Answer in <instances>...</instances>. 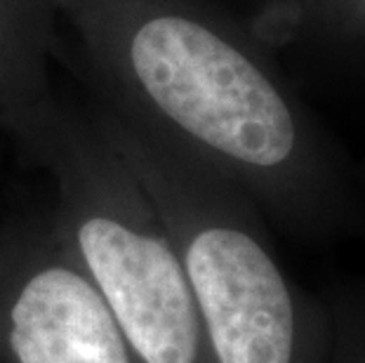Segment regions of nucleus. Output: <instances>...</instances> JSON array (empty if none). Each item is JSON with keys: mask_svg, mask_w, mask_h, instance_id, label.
<instances>
[{"mask_svg": "<svg viewBox=\"0 0 365 363\" xmlns=\"http://www.w3.org/2000/svg\"><path fill=\"white\" fill-rule=\"evenodd\" d=\"M139 83L196 140L255 168H276L294 149L281 95L238 50L184 17H156L130 45Z\"/></svg>", "mask_w": 365, "mask_h": 363, "instance_id": "1", "label": "nucleus"}, {"mask_svg": "<svg viewBox=\"0 0 365 363\" xmlns=\"http://www.w3.org/2000/svg\"><path fill=\"white\" fill-rule=\"evenodd\" d=\"M78 267L144 363H212L180 252L130 218L90 210L76 222Z\"/></svg>", "mask_w": 365, "mask_h": 363, "instance_id": "2", "label": "nucleus"}, {"mask_svg": "<svg viewBox=\"0 0 365 363\" xmlns=\"http://www.w3.org/2000/svg\"><path fill=\"white\" fill-rule=\"evenodd\" d=\"M212 363H294L297 314L276 262L236 227L198 229L180 255Z\"/></svg>", "mask_w": 365, "mask_h": 363, "instance_id": "3", "label": "nucleus"}, {"mask_svg": "<svg viewBox=\"0 0 365 363\" xmlns=\"http://www.w3.org/2000/svg\"><path fill=\"white\" fill-rule=\"evenodd\" d=\"M0 363H144L76 260L0 276Z\"/></svg>", "mask_w": 365, "mask_h": 363, "instance_id": "4", "label": "nucleus"}]
</instances>
